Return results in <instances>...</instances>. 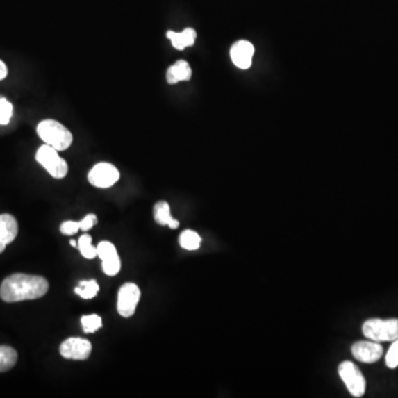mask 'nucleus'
Returning <instances> with one entry per match:
<instances>
[{"instance_id": "obj_16", "label": "nucleus", "mask_w": 398, "mask_h": 398, "mask_svg": "<svg viewBox=\"0 0 398 398\" xmlns=\"http://www.w3.org/2000/svg\"><path fill=\"white\" fill-rule=\"evenodd\" d=\"M18 354L8 345H0V373L7 372L16 365Z\"/></svg>"}, {"instance_id": "obj_2", "label": "nucleus", "mask_w": 398, "mask_h": 398, "mask_svg": "<svg viewBox=\"0 0 398 398\" xmlns=\"http://www.w3.org/2000/svg\"><path fill=\"white\" fill-rule=\"evenodd\" d=\"M37 133L44 144L57 149L58 152L68 149L74 142V135L70 130L56 119L41 121L37 126Z\"/></svg>"}, {"instance_id": "obj_21", "label": "nucleus", "mask_w": 398, "mask_h": 398, "mask_svg": "<svg viewBox=\"0 0 398 398\" xmlns=\"http://www.w3.org/2000/svg\"><path fill=\"white\" fill-rule=\"evenodd\" d=\"M14 108L7 99L0 98V125H7L10 122Z\"/></svg>"}, {"instance_id": "obj_12", "label": "nucleus", "mask_w": 398, "mask_h": 398, "mask_svg": "<svg viewBox=\"0 0 398 398\" xmlns=\"http://www.w3.org/2000/svg\"><path fill=\"white\" fill-rule=\"evenodd\" d=\"M18 235V222L9 214L0 215V254Z\"/></svg>"}, {"instance_id": "obj_18", "label": "nucleus", "mask_w": 398, "mask_h": 398, "mask_svg": "<svg viewBox=\"0 0 398 398\" xmlns=\"http://www.w3.org/2000/svg\"><path fill=\"white\" fill-rule=\"evenodd\" d=\"M99 290L100 288L95 280H89V281L84 280V281L79 282V285L74 289V292L82 299H92L98 295Z\"/></svg>"}, {"instance_id": "obj_19", "label": "nucleus", "mask_w": 398, "mask_h": 398, "mask_svg": "<svg viewBox=\"0 0 398 398\" xmlns=\"http://www.w3.org/2000/svg\"><path fill=\"white\" fill-rule=\"evenodd\" d=\"M78 248L81 252V255L87 259H94L98 256L97 247L92 244V237L90 235H82L78 241Z\"/></svg>"}, {"instance_id": "obj_25", "label": "nucleus", "mask_w": 398, "mask_h": 398, "mask_svg": "<svg viewBox=\"0 0 398 398\" xmlns=\"http://www.w3.org/2000/svg\"><path fill=\"white\" fill-rule=\"evenodd\" d=\"M7 76H8V68H7L6 63L0 60V81H1V80L6 79Z\"/></svg>"}, {"instance_id": "obj_14", "label": "nucleus", "mask_w": 398, "mask_h": 398, "mask_svg": "<svg viewBox=\"0 0 398 398\" xmlns=\"http://www.w3.org/2000/svg\"><path fill=\"white\" fill-rule=\"evenodd\" d=\"M167 38L171 40L172 44L176 50H184L187 47H192L195 44L196 33L195 29L186 28L182 33H175L173 30H168L166 33Z\"/></svg>"}, {"instance_id": "obj_23", "label": "nucleus", "mask_w": 398, "mask_h": 398, "mask_svg": "<svg viewBox=\"0 0 398 398\" xmlns=\"http://www.w3.org/2000/svg\"><path fill=\"white\" fill-rule=\"evenodd\" d=\"M79 231H81L80 222L68 220V222H63L61 226H60V231H61L65 236H72V235H76Z\"/></svg>"}, {"instance_id": "obj_26", "label": "nucleus", "mask_w": 398, "mask_h": 398, "mask_svg": "<svg viewBox=\"0 0 398 398\" xmlns=\"http://www.w3.org/2000/svg\"><path fill=\"white\" fill-rule=\"evenodd\" d=\"M70 244L72 247H78V244H76V240H71L70 241Z\"/></svg>"}, {"instance_id": "obj_1", "label": "nucleus", "mask_w": 398, "mask_h": 398, "mask_svg": "<svg viewBox=\"0 0 398 398\" xmlns=\"http://www.w3.org/2000/svg\"><path fill=\"white\" fill-rule=\"evenodd\" d=\"M49 290V282L44 276L15 274L7 276L0 287V298L5 302L35 300Z\"/></svg>"}, {"instance_id": "obj_24", "label": "nucleus", "mask_w": 398, "mask_h": 398, "mask_svg": "<svg viewBox=\"0 0 398 398\" xmlns=\"http://www.w3.org/2000/svg\"><path fill=\"white\" fill-rule=\"evenodd\" d=\"M97 224H98V217L95 216L94 214H89L80 222V228H81L82 231H89Z\"/></svg>"}, {"instance_id": "obj_9", "label": "nucleus", "mask_w": 398, "mask_h": 398, "mask_svg": "<svg viewBox=\"0 0 398 398\" xmlns=\"http://www.w3.org/2000/svg\"><path fill=\"white\" fill-rule=\"evenodd\" d=\"M98 257L102 260L104 274L108 276H117L121 270V259L117 248L110 241H101L97 247Z\"/></svg>"}, {"instance_id": "obj_4", "label": "nucleus", "mask_w": 398, "mask_h": 398, "mask_svg": "<svg viewBox=\"0 0 398 398\" xmlns=\"http://www.w3.org/2000/svg\"><path fill=\"white\" fill-rule=\"evenodd\" d=\"M35 160L53 179H63L68 174V163L60 156L57 149L44 144L35 153Z\"/></svg>"}, {"instance_id": "obj_8", "label": "nucleus", "mask_w": 398, "mask_h": 398, "mask_svg": "<svg viewBox=\"0 0 398 398\" xmlns=\"http://www.w3.org/2000/svg\"><path fill=\"white\" fill-rule=\"evenodd\" d=\"M92 345L81 338H70L60 345V354L67 360H84L90 358Z\"/></svg>"}, {"instance_id": "obj_13", "label": "nucleus", "mask_w": 398, "mask_h": 398, "mask_svg": "<svg viewBox=\"0 0 398 398\" xmlns=\"http://www.w3.org/2000/svg\"><path fill=\"white\" fill-rule=\"evenodd\" d=\"M192 74L190 63L185 60H179L166 71V80L168 84H176L181 81H188Z\"/></svg>"}, {"instance_id": "obj_15", "label": "nucleus", "mask_w": 398, "mask_h": 398, "mask_svg": "<svg viewBox=\"0 0 398 398\" xmlns=\"http://www.w3.org/2000/svg\"><path fill=\"white\" fill-rule=\"evenodd\" d=\"M155 222L160 226H168L171 229H177L179 227V220L174 219L171 214V207L167 201H158L155 204L154 209Z\"/></svg>"}, {"instance_id": "obj_17", "label": "nucleus", "mask_w": 398, "mask_h": 398, "mask_svg": "<svg viewBox=\"0 0 398 398\" xmlns=\"http://www.w3.org/2000/svg\"><path fill=\"white\" fill-rule=\"evenodd\" d=\"M201 244V236L196 231H190V229L183 231L181 233V236H179V244H181V247L184 248V249L190 250V251L199 249Z\"/></svg>"}, {"instance_id": "obj_10", "label": "nucleus", "mask_w": 398, "mask_h": 398, "mask_svg": "<svg viewBox=\"0 0 398 398\" xmlns=\"http://www.w3.org/2000/svg\"><path fill=\"white\" fill-rule=\"evenodd\" d=\"M384 349L379 342L358 341L352 347V354L354 358L362 363H375L382 358Z\"/></svg>"}, {"instance_id": "obj_20", "label": "nucleus", "mask_w": 398, "mask_h": 398, "mask_svg": "<svg viewBox=\"0 0 398 398\" xmlns=\"http://www.w3.org/2000/svg\"><path fill=\"white\" fill-rule=\"evenodd\" d=\"M81 324L84 333H94L99 329L102 328L103 323L98 315H90L81 317Z\"/></svg>"}, {"instance_id": "obj_11", "label": "nucleus", "mask_w": 398, "mask_h": 398, "mask_svg": "<svg viewBox=\"0 0 398 398\" xmlns=\"http://www.w3.org/2000/svg\"><path fill=\"white\" fill-rule=\"evenodd\" d=\"M254 53H255L254 44L247 40L237 41L231 49V57L233 65L241 70H247L251 67Z\"/></svg>"}, {"instance_id": "obj_7", "label": "nucleus", "mask_w": 398, "mask_h": 398, "mask_svg": "<svg viewBox=\"0 0 398 398\" xmlns=\"http://www.w3.org/2000/svg\"><path fill=\"white\" fill-rule=\"evenodd\" d=\"M140 299H141V290L135 283L128 282L119 288L117 295V311L119 315L123 317H132L135 313Z\"/></svg>"}, {"instance_id": "obj_5", "label": "nucleus", "mask_w": 398, "mask_h": 398, "mask_svg": "<svg viewBox=\"0 0 398 398\" xmlns=\"http://www.w3.org/2000/svg\"><path fill=\"white\" fill-rule=\"evenodd\" d=\"M339 374L353 397H362L365 394V377L354 363L345 360L340 364Z\"/></svg>"}, {"instance_id": "obj_3", "label": "nucleus", "mask_w": 398, "mask_h": 398, "mask_svg": "<svg viewBox=\"0 0 398 398\" xmlns=\"http://www.w3.org/2000/svg\"><path fill=\"white\" fill-rule=\"evenodd\" d=\"M367 339L375 342H390L398 339V319H371L362 326Z\"/></svg>"}, {"instance_id": "obj_22", "label": "nucleus", "mask_w": 398, "mask_h": 398, "mask_svg": "<svg viewBox=\"0 0 398 398\" xmlns=\"http://www.w3.org/2000/svg\"><path fill=\"white\" fill-rule=\"evenodd\" d=\"M386 365L390 369H396L398 366V339L393 342V345H390L388 349L386 354Z\"/></svg>"}, {"instance_id": "obj_6", "label": "nucleus", "mask_w": 398, "mask_h": 398, "mask_svg": "<svg viewBox=\"0 0 398 398\" xmlns=\"http://www.w3.org/2000/svg\"><path fill=\"white\" fill-rule=\"evenodd\" d=\"M119 179V169L110 163H98L88 174L90 184L98 188H110L117 184Z\"/></svg>"}]
</instances>
